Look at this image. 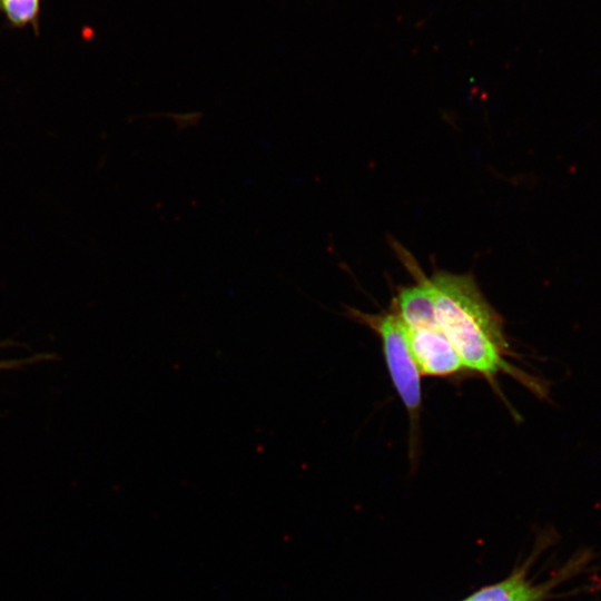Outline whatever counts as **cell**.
<instances>
[{
    "instance_id": "3",
    "label": "cell",
    "mask_w": 601,
    "mask_h": 601,
    "mask_svg": "<svg viewBox=\"0 0 601 601\" xmlns=\"http://www.w3.org/2000/svg\"><path fill=\"white\" fill-rule=\"evenodd\" d=\"M536 555L534 551L506 578L480 588L461 601H548L561 597L562 594L555 592L558 588L575 578L592 560V554L588 550H580L552 577L543 582H535L529 577V570Z\"/></svg>"
},
{
    "instance_id": "2",
    "label": "cell",
    "mask_w": 601,
    "mask_h": 601,
    "mask_svg": "<svg viewBox=\"0 0 601 601\" xmlns=\"http://www.w3.org/2000/svg\"><path fill=\"white\" fill-rule=\"evenodd\" d=\"M352 316L367 325L381 337L386 366L400 398L411 418L417 421L422 404L421 372L411 353L403 325L391 308L381 314L351 309Z\"/></svg>"
},
{
    "instance_id": "5",
    "label": "cell",
    "mask_w": 601,
    "mask_h": 601,
    "mask_svg": "<svg viewBox=\"0 0 601 601\" xmlns=\"http://www.w3.org/2000/svg\"><path fill=\"white\" fill-rule=\"evenodd\" d=\"M42 0H0V13L14 29L28 26L39 35Z\"/></svg>"
},
{
    "instance_id": "1",
    "label": "cell",
    "mask_w": 601,
    "mask_h": 601,
    "mask_svg": "<svg viewBox=\"0 0 601 601\" xmlns=\"http://www.w3.org/2000/svg\"><path fill=\"white\" fill-rule=\"evenodd\" d=\"M437 321L463 367L494 384L499 374L513 376L539 395L545 387L506 361L511 355L499 314L471 274L435 270L427 277Z\"/></svg>"
},
{
    "instance_id": "4",
    "label": "cell",
    "mask_w": 601,
    "mask_h": 601,
    "mask_svg": "<svg viewBox=\"0 0 601 601\" xmlns=\"http://www.w3.org/2000/svg\"><path fill=\"white\" fill-rule=\"evenodd\" d=\"M403 328L421 374L445 377L464 368L437 318Z\"/></svg>"
}]
</instances>
